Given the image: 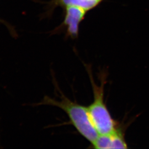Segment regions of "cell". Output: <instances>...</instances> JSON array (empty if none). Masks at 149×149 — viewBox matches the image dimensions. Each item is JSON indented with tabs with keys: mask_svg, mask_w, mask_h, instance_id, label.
Masks as SVG:
<instances>
[{
	"mask_svg": "<svg viewBox=\"0 0 149 149\" xmlns=\"http://www.w3.org/2000/svg\"><path fill=\"white\" fill-rule=\"evenodd\" d=\"M60 100L45 96L40 104L56 107L66 113L69 118V124L74 126L77 132L92 144L98 136V133L91 119L87 107L72 101L61 92Z\"/></svg>",
	"mask_w": 149,
	"mask_h": 149,
	"instance_id": "1",
	"label": "cell"
},
{
	"mask_svg": "<svg viewBox=\"0 0 149 149\" xmlns=\"http://www.w3.org/2000/svg\"><path fill=\"white\" fill-rule=\"evenodd\" d=\"M86 68L93 93V101L87 107L91 119L99 135L111 133L119 127L117 122L112 117L104 100L107 74L104 71L100 74L101 84L98 85L93 80L90 66L86 65Z\"/></svg>",
	"mask_w": 149,
	"mask_h": 149,
	"instance_id": "2",
	"label": "cell"
},
{
	"mask_svg": "<svg viewBox=\"0 0 149 149\" xmlns=\"http://www.w3.org/2000/svg\"><path fill=\"white\" fill-rule=\"evenodd\" d=\"M64 19L60 29L65 30L66 35L72 39L78 38L81 23L88 12L85 9L76 6H67L63 8Z\"/></svg>",
	"mask_w": 149,
	"mask_h": 149,
	"instance_id": "3",
	"label": "cell"
},
{
	"mask_svg": "<svg viewBox=\"0 0 149 149\" xmlns=\"http://www.w3.org/2000/svg\"><path fill=\"white\" fill-rule=\"evenodd\" d=\"M94 149H127L124 133L122 128H118L114 132L106 134H100L91 144Z\"/></svg>",
	"mask_w": 149,
	"mask_h": 149,
	"instance_id": "4",
	"label": "cell"
},
{
	"mask_svg": "<svg viewBox=\"0 0 149 149\" xmlns=\"http://www.w3.org/2000/svg\"><path fill=\"white\" fill-rule=\"evenodd\" d=\"M104 0H50L51 10L60 6L62 8L67 6H76L88 12L100 5Z\"/></svg>",
	"mask_w": 149,
	"mask_h": 149,
	"instance_id": "5",
	"label": "cell"
}]
</instances>
